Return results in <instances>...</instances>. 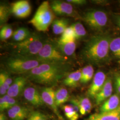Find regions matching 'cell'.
<instances>
[{
	"instance_id": "1",
	"label": "cell",
	"mask_w": 120,
	"mask_h": 120,
	"mask_svg": "<svg viewBox=\"0 0 120 120\" xmlns=\"http://www.w3.org/2000/svg\"><path fill=\"white\" fill-rule=\"evenodd\" d=\"M112 38L106 34L92 36L85 43L81 52L82 59L89 64L101 65L109 60Z\"/></svg>"
},
{
	"instance_id": "2",
	"label": "cell",
	"mask_w": 120,
	"mask_h": 120,
	"mask_svg": "<svg viewBox=\"0 0 120 120\" xmlns=\"http://www.w3.org/2000/svg\"><path fill=\"white\" fill-rule=\"evenodd\" d=\"M71 70L70 62L43 63L26 73L25 77L39 84L52 86L66 77Z\"/></svg>"
},
{
	"instance_id": "3",
	"label": "cell",
	"mask_w": 120,
	"mask_h": 120,
	"mask_svg": "<svg viewBox=\"0 0 120 120\" xmlns=\"http://www.w3.org/2000/svg\"><path fill=\"white\" fill-rule=\"evenodd\" d=\"M46 39L36 33L22 42L13 44L12 55L29 58H36Z\"/></svg>"
},
{
	"instance_id": "4",
	"label": "cell",
	"mask_w": 120,
	"mask_h": 120,
	"mask_svg": "<svg viewBox=\"0 0 120 120\" xmlns=\"http://www.w3.org/2000/svg\"><path fill=\"white\" fill-rule=\"evenodd\" d=\"M42 63H61L69 62V58L61 52L56 41L46 39L43 47L36 56Z\"/></svg>"
},
{
	"instance_id": "5",
	"label": "cell",
	"mask_w": 120,
	"mask_h": 120,
	"mask_svg": "<svg viewBox=\"0 0 120 120\" xmlns=\"http://www.w3.org/2000/svg\"><path fill=\"white\" fill-rule=\"evenodd\" d=\"M55 14L48 1L40 4L29 23L39 32H45L54 21Z\"/></svg>"
},
{
	"instance_id": "6",
	"label": "cell",
	"mask_w": 120,
	"mask_h": 120,
	"mask_svg": "<svg viewBox=\"0 0 120 120\" xmlns=\"http://www.w3.org/2000/svg\"><path fill=\"white\" fill-rule=\"evenodd\" d=\"M41 64L36 58L12 55L5 61V66L9 72L16 74H26Z\"/></svg>"
},
{
	"instance_id": "7",
	"label": "cell",
	"mask_w": 120,
	"mask_h": 120,
	"mask_svg": "<svg viewBox=\"0 0 120 120\" xmlns=\"http://www.w3.org/2000/svg\"><path fill=\"white\" fill-rule=\"evenodd\" d=\"M82 19L90 29L94 31H101L107 24L106 13L99 9H91L84 13Z\"/></svg>"
},
{
	"instance_id": "8",
	"label": "cell",
	"mask_w": 120,
	"mask_h": 120,
	"mask_svg": "<svg viewBox=\"0 0 120 120\" xmlns=\"http://www.w3.org/2000/svg\"><path fill=\"white\" fill-rule=\"evenodd\" d=\"M50 5L54 13L59 16H67L78 19L80 16L73 7V4L59 0H52Z\"/></svg>"
},
{
	"instance_id": "9",
	"label": "cell",
	"mask_w": 120,
	"mask_h": 120,
	"mask_svg": "<svg viewBox=\"0 0 120 120\" xmlns=\"http://www.w3.org/2000/svg\"><path fill=\"white\" fill-rule=\"evenodd\" d=\"M41 94L44 102L51 108L57 118L60 120H64L63 117L60 114L56 104L55 91L51 87H46L43 89Z\"/></svg>"
},
{
	"instance_id": "10",
	"label": "cell",
	"mask_w": 120,
	"mask_h": 120,
	"mask_svg": "<svg viewBox=\"0 0 120 120\" xmlns=\"http://www.w3.org/2000/svg\"><path fill=\"white\" fill-rule=\"evenodd\" d=\"M11 13L16 17L25 18L29 17L31 13L32 8L30 3L26 0H20L12 4Z\"/></svg>"
},
{
	"instance_id": "11",
	"label": "cell",
	"mask_w": 120,
	"mask_h": 120,
	"mask_svg": "<svg viewBox=\"0 0 120 120\" xmlns=\"http://www.w3.org/2000/svg\"><path fill=\"white\" fill-rule=\"evenodd\" d=\"M106 80L105 74L101 71H98L95 74L93 81L87 91V95L92 98H94L102 88Z\"/></svg>"
},
{
	"instance_id": "12",
	"label": "cell",
	"mask_w": 120,
	"mask_h": 120,
	"mask_svg": "<svg viewBox=\"0 0 120 120\" xmlns=\"http://www.w3.org/2000/svg\"><path fill=\"white\" fill-rule=\"evenodd\" d=\"M28 80L25 76L16 77L7 91V94L12 98H15L23 94L26 87Z\"/></svg>"
},
{
	"instance_id": "13",
	"label": "cell",
	"mask_w": 120,
	"mask_h": 120,
	"mask_svg": "<svg viewBox=\"0 0 120 120\" xmlns=\"http://www.w3.org/2000/svg\"><path fill=\"white\" fill-rule=\"evenodd\" d=\"M23 94L26 100L35 107H40L45 104L41 93L34 87H26Z\"/></svg>"
},
{
	"instance_id": "14",
	"label": "cell",
	"mask_w": 120,
	"mask_h": 120,
	"mask_svg": "<svg viewBox=\"0 0 120 120\" xmlns=\"http://www.w3.org/2000/svg\"><path fill=\"white\" fill-rule=\"evenodd\" d=\"M70 103L76 111H79L82 115L89 113L92 109V104L90 99L86 97L72 98L70 100Z\"/></svg>"
},
{
	"instance_id": "15",
	"label": "cell",
	"mask_w": 120,
	"mask_h": 120,
	"mask_svg": "<svg viewBox=\"0 0 120 120\" xmlns=\"http://www.w3.org/2000/svg\"><path fill=\"white\" fill-rule=\"evenodd\" d=\"M30 110L27 107L16 105L8 110L7 114L11 120H24L27 119L30 114Z\"/></svg>"
},
{
	"instance_id": "16",
	"label": "cell",
	"mask_w": 120,
	"mask_h": 120,
	"mask_svg": "<svg viewBox=\"0 0 120 120\" xmlns=\"http://www.w3.org/2000/svg\"><path fill=\"white\" fill-rule=\"evenodd\" d=\"M112 93V81L110 77H108L101 89L96 95L95 99L97 105H98L109 98Z\"/></svg>"
},
{
	"instance_id": "17",
	"label": "cell",
	"mask_w": 120,
	"mask_h": 120,
	"mask_svg": "<svg viewBox=\"0 0 120 120\" xmlns=\"http://www.w3.org/2000/svg\"><path fill=\"white\" fill-rule=\"evenodd\" d=\"M87 120H120V105L112 111L93 114Z\"/></svg>"
},
{
	"instance_id": "18",
	"label": "cell",
	"mask_w": 120,
	"mask_h": 120,
	"mask_svg": "<svg viewBox=\"0 0 120 120\" xmlns=\"http://www.w3.org/2000/svg\"><path fill=\"white\" fill-rule=\"evenodd\" d=\"M120 98L117 94H114L106 100L100 108L101 113L112 111L120 105Z\"/></svg>"
},
{
	"instance_id": "19",
	"label": "cell",
	"mask_w": 120,
	"mask_h": 120,
	"mask_svg": "<svg viewBox=\"0 0 120 120\" xmlns=\"http://www.w3.org/2000/svg\"><path fill=\"white\" fill-rule=\"evenodd\" d=\"M56 42L60 50L65 56L69 57L74 55L76 49V40L63 42L58 40Z\"/></svg>"
},
{
	"instance_id": "20",
	"label": "cell",
	"mask_w": 120,
	"mask_h": 120,
	"mask_svg": "<svg viewBox=\"0 0 120 120\" xmlns=\"http://www.w3.org/2000/svg\"><path fill=\"white\" fill-rule=\"evenodd\" d=\"M81 78V70H78L69 73L63 81L65 86L71 88L77 87Z\"/></svg>"
},
{
	"instance_id": "21",
	"label": "cell",
	"mask_w": 120,
	"mask_h": 120,
	"mask_svg": "<svg viewBox=\"0 0 120 120\" xmlns=\"http://www.w3.org/2000/svg\"><path fill=\"white\" fill-rule=\"evenodd\" d=\"M69 20L64 17L54 20L52 24L53 33L56 35L62 34L69 27Z\"/></svg>"
},
{
	"instance_id": "22",
	"label": "cell",
	"mask_w": 120,
	"mask_h": 120,
	"mask_svg": "<svg viewBox=\"0 0 120 120\" xmlns=\"http://www.w3.org/2000/svg\"><path fill=\"white\" fill-rule=\"evenodd\" d=\"M32 33L30 30L24 27H19L13 33L12 39L14 43L22 42L28 38Z\"/></svg>"
},
{
	"instance_id": "23",
	"label": "cell",
	"mask_w": 120,
	"mask_h": 120,
	"mask_svg": "<svg viewBox=\"0 0 120 120\" xmlns=\"http://www.w3.org/2000/svg\"><path fill=\"white\" fill-rule=\"evenodd\" d=\"M69 99V95L66 89L62 87L55 91L56 104L58 107L67 102Z\"/></svg>"
},
{
	"instance_id": "24",
	"label": "cell",
	"mask_w": 120,
	"mask_h": 120,
	"mask_svg": "<svg viewBox=\"0 0 120 120\" xmlns=\"http://www.w3.org/2000/svg\"><path fill=\"white\" fill-rule=\"evenodd\" d=\"M17 104V101L14 98L9 96L7 94L5 95L0 98V112L4 111L6 109L9 110Z\"/></svg>"
},
{
	"instance_id": "25",
	"label": "cell",
	"mask_w": 120,
	"mask_h": 120,
	"mask_svg": "<svg viewBox=\"0 0 120 120\" xmlns=\"http://www.w3.org/2000/svg\"><path fill=\"white\" fill-rule=\"evenodd\" d=\"M11 13V6L5 3L1 2L0 5V25L1 27L5 25Z\"/></svg>"
},
{
	"instance_id": "26",
	"label": "cell",
	"mask_w": 120,
	"mask_h": 120,
	"mask_svg": "<svg viewBox=\"0 0 120 120\" xmlns=\"http://www.w3.org/2000/svg\"><path fill=\"white\" fill-rule=\"evenodd\" d=\"M70 26L73 30L76 40L81 39L86 36V29L80 22H76Z\"/></svg>"
},
{
	"instance_id": "27",
	"label": "cell",
	"mask_w": 120,
	"mask_h": 120,
	"mask_svg": "<svg viewBox=\"0 0 120 120\" xmlns=\"http://www.w3.org/2000/svg\"><path fill=\"white\" fill-rule=\"evenodd\" d=\"M66 117L69 120H77L79 115L78 113L76 111L72 105H63L62 107Z\"/></svg>"
},
{
	"instance_id": "28",
	"label": "cell",
	"mask_w": 120,
	"mask_h": 120,
	"mask_svg": "<svg viewBox=\"0 0 120 120\" xmlns=\"http://www.w3.org/2000/svg\"><path fill=\"white\" fill-rule=\"evenodd\" d=\"M110 51L116 58L120 59V37L112 39Z\"/></svg>"
},
{
	"instance_id": "29",
	"label": "cell",
	"mask_w": 120,
	"mask_h": 120,
	"mask_svg": "<svg viewBox=\"0 0 120 120\" xmlns=\"http://www.w3.org/2000/svg\"><path fill=\"white\" fill-rule=\"evenodd\" d=\"M59 40L63 42H67L76 40L75 35L72 28L71 26H69L65 30L64 32L61 34V36Z\"/></svg>"
},
{
	"instance_id": "30",
	"label": "cell",
	"mask_w": 120,
	"mask_h": 120,
	"mask_svg": "<svg viewBox=\"0 0 120 120\" xmlns=\"http://www.w3.org/2000/svg\"><path fill=\"white\" fill-rule=\"evenodd\" d=\"M10 87L7 83L5 78V72H2L0 73V94L2 97L7 94V91Z\"/></svg>"
},
{
	"instance_id": "31",
	"label": "cell",
	"mask_w": 120,
	"mask_h": 120,
	"mask_svg": "<svg viewBox=\"0 0 120 120\" xmlns=\"http://www.w3.org/2000/svg\"><path fill=\"white\" fill-rule=\"evenodd\" d=\"M13 33L12 27L9 25H5L2 27L0 31V40L4 41L12 37Z\"/></svg>"
},
{
	"instance_id": "32",
	"label": "cell",
	"mask_w": 120,
	"mask_h": 120,
	"mask_svg": "<svg viewBox=\"0 0 120 120\" xmlns=\"http://www.w3.org/2000/svg\"><path fill=\"white\" fill-rule=\"evenodd\" d=\"M26 120H47V117L42 112L39 111H34L30 113V115Z\"/></svg>"
},
{
	"instance_id": "33",
	"label": "cell",
	"mask_w": 120,
	"mask_h": 120,
	"mask_svg": "<svg viewBox=\"0 0 120 120\" xmlns=\"http://www.w3.org/2000/svg\"><path fill=\"white\" fill-rule=\"evenodd\" d=\"M94 69L93 67L90 69V71L89 72V73H88V74H87L86 77H85V78L81 83L82 84H86V83H88L89 82H90V80L92 78H94Z\"/></svg>"
},
{
	"instance_id": "34",
	"label": "cell",
	"mask_w": 120,
	"mask_h": 120,
	"mask_svg": "<svg viewBox=\"0 0 120 120\" xmlns=\"http://www.w3.org/2000/svg\"><path fill=\"white\" fill-rule=\"evenodd\" d=\"M67 2L72 4L82 5L86 4L87 1L86 0H66Z\"/></svg>"
},
{
	"instance_id": "35",
	"label": "cell",
	"mask_w": 120,
	"mask_h": 120,
	"mask_svg": "<svg viewBox=\"0 0 120 120\" xmlns=\"http://www.w3.org/2000/svg\"><path fill=\"white\" fill-rule=\"evenodd\" d=\"M114 80V85L116 91L118 94H120V80L116 76H115Z\"/></svg>"
},
{
	"instance_id": "36",
	"label": "cell",
	"mask_w": 120,
	"mask_h": 120,
	"mask_svg": "<svg viewBox=\"0 0 120 120\" xmlns=\"http://www.w3.org/2000/svg\"><path fill=\"white\" fill-rule=\"evenodd\" d=\"M114 20L116 25L118 26L120 30V15H116L114 17Z\"/></svg>"
},
{
	"instance_id": "37",
	"label": "cell",
	"mask_w": 120,
	"mask_h": 120,
	"mask_svg": "<svg viewBox=\"0 0 120 120\" xmlns=\"http://www.w3.org/2000/svg\"><path fill=\"white\" fill-rule=\"evenodd\" d=\"M0 120H8V119L4 114L1 112L0 114Z\"/></svg>"
},
{
	"instance_id": "38",
	"label": "cell",
	"mask_w": 120,
	"mask_h": 120,
	"mask_svg": "<svg viewBox=\"0 0 120 120\" xmlns=\"http://www.w3.org/2000/svg\"><path fill=\"white\" fill-rule=\"evenodd\" d=\"M115 76H116V77H117L120 80V74H116Z\"/></svg>"
},
{
	"instance_id": "39",
	"label": "cell",
	"mask_w": 120,
	"mask_h": 120,
	"mask_svg": "<svg viewBox=\"0 0 120 120\" xmlns=\"http://www.w3.org/2000/svg\"><path fill=\"white\" fill-rule=\"evenodd\" d=\"M119 3L120 4V1H119Z\"/></svg>"
}]
</instances>
